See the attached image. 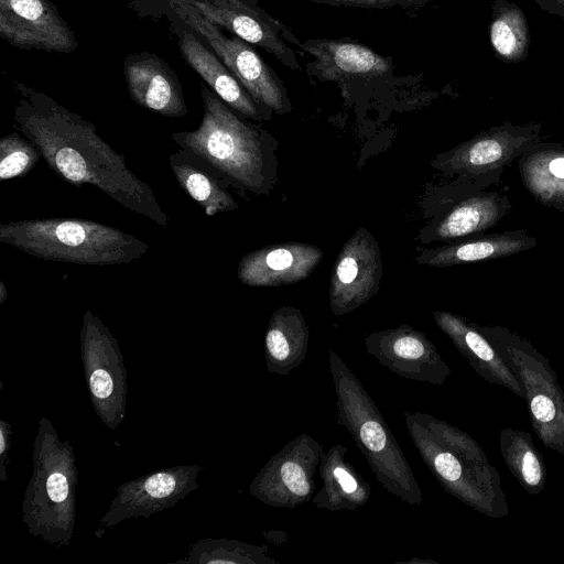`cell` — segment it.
Masks as SVG:
<instances>
[{
	"mask_svg": "<svg viewBox=\"0 0 564 564\" xmlns=\"http://www.w3.org/2000/svg\"><path fill=\"white\" fill-rule=\"evenodd\" d=\"M169 163L180 187L207 216L239 207L227 180L195 153L180 148L169 156Z\"/></svg>",
	"mask_w": 564,
	"mask_h": 564,
	"instance_id": "24",
	"label": "cell"
},
{
	"mask_svg": "<svg viewBox=\"0 0 564 564\" xmlns=\"http://www.w3.org/2000/svg\"><path fill=\"white\" fill-rule=\"evenodd\" d=\"M310 330L302 312L282 306L270 317L264 336V359L269 373L288 376L305 359Z\"/></svg>",
	"mask_w": 564,
	"mask_h": 564,
	"instance_id": "25",
	"label": "cell"
},
{
	"mask_svg": "<svg viewBox=\"0 0 564 564\" xmlns=\"http://www.w3.org/2000/svg\"><path fill=\"white\" fill-rule=\"evenodd\" d=\"M347 452L346 446L336 443L323 453L318 465L322 488L313 497L317 508L355 511L369 501L370 485L347 460Z\"/></svg>",
	"mask_w": 564,
	"mask_h": 564,
	"instance_id": "23",
	"label": "cell"
},
{
	"mask_svg": "<svg viewBox=\"0 0 564 564\" xmlns=\"http://www.w3.org/2000/svg\"><path fill=\"white\" fill-rule=\"evenodd\" d=\"M123 74L129 95L140 107L171 118L187 115L178 77L158 55L149 52L129 54L123 61Z\"/></svg>",
	"mask_w": 564,
	"mask_h": 564,
	"instance_id": "19",
	"label": "cell"
},
{
	"mask_svg": "<svg viewBox=\"0 0 564 564\" xmlns=\"http://www.w3.org/2000/svg\"><path fill=\"white\" fill-rule=\"evenodd\" d=\"M313 57L307 73L323 82H335L341 88L367 83L392 73L391 59L367 45L345 39H311L294 43Z\"/></svg>",
	"mask_w": 564,
	"mask_h": 564,
	"instance_id": "17",
	"label": "cell"
},
{
	"mask_svg": "<svg viewBox=\"0 0 564 564\" xmlns=\"http://www.w3.org/2000/svg\"><path fill=\"white\" fill-rule=\"evenodd\" d=\"M322 258V249L311 243H274L245 254L237 275L248 286L289 285L306 279Z\"/></svg>",
	"mask_w": 564,
	"mask_h": 564,
	"instance_id": "18",
	"label": "cell"
},
{
	"mask_svg": "<svg viewBox=\"0 0 564 564\" xmlns=\"http://www.w3.org/2000/svg\"><path fill=\"white\" fill-rule=\"evenodd\" d=\"M79 351L95 413L113 431L126 417L127 369L118 340L89 310L83 316Z\"/></svg>",
	"mask_w": 564,
	"mask_h": 564,
	"instance_id": "9",
	"label": "cell"
},
{
	"mask_svg": "<svg viewBox=\"0 0 564 564\" xmlns=\"http://www.w3.org/2000/svg\"><path fill=\"white\" fill-rule=\"evenodd\" d=\"M476 326L519 378L539 440L564 456V390L549 359L528 339L502 326Z\"/></svg>",
	"mask_w": 564,
	"mask_h": 564,
	"instance_id": "7",
	"label": "cell"
},
{
	"mask_svg": "<svg viewBox=\"0 0 564 564\" xmlns=\"http://www.w3.org/2000/svg\"><path fill=\"white\" fill-rule=\"evenodd\" d=\"M203 118L193 131L171 134L223 175L236 192L264 194L270 187L267 133L242 120L207 85L202 84Z\"/></svg>",
	"mask_w": 564,
	"mask_h": 564,
	"instance_id": "3",
	"label": "cell"
},
{
	"mask_svg": "<svg viewBox=\"0 0 564 564\" xmlns=\"http://www.w3.org/2000/svg\"><path fill=\"white\" fill-rule=\"evenodd\" d=\"M0 241L37 259L99 267L129 263L149 250V245L137 237L85 218L0 224Z\"/></svg>",
	"mask_w": 564,
	"mask_h": 564,
	"instance_id": "5",
	"label": "cell"
},
{
	"mask_svg": "<svg viewBox=\"0 0 564 564\" xmlns=\"http://www.w3.org/2000/svg\"><path fill=\"white\" fill-rule=\"evenodd\" d=\"M202 469L198 465H178L121 484L99 525L109 529L130 518H149L176 506L198 488L197 477Z\"/></svg>",
	"mask_w": 564,
	"mask_h": 564,
	"instance_id": "12",
	"label": "cell"
},
{
	"mask_svg": "<svg viewBox=\"0 0 564 564\" xmlns=\"http://www.w3.org/2000/svg\"><path fill=\"white\" fill-rule=\"evenodd\" d=\"M365 347L380 365L405 379L441 386L452 373L434 343L410 325L370 333Z\"/></svg>",
	"mask_w": 564,
	"mask_h": 564,
	"instance_id": "14",
	"label": "cell"
},
{
	"mask_svg": "<svg viewBox=\"0 0 564 564\" xmlns=\"http://www.w3.org/2000/svg\"><path fill=\"white\" fill-rule=\"evenodd\" d=\"M319 4L356 7L361 9H389L394 7H421L433 0H296Z\"/></svg>",
	"mask_w": 564,
	"mask_h": 564,
	"instance_id": "32",
	"label": "cell"
},
{
	"mask_svg": "<svg viewBox=\"0 0 564 564\" xmlns=\"http://www.w3.org/2000/svg\"><path fill=\"white\" fill-rule=\"evenodd\" d=\"M186 1L220 29L261 47L290 69H301L295 52L284 41L293 43L295 35L263 10L243 0Z\"/></svg>",
	"mask_w": 564,
	"mask_h": 564,
	"instance_id": "16",
	"label": "cell"
},
{
	"mask_svg": "<svg viewBox=\"0 0 564 564\" xmlns=\"http://www.w3.org/2000/svg\"><path fill=\"white\" fill-rule=\"evenodd\" d=\"M563 115H564V108H563Z\"/></svg>",
	"mask_w": 564,
	"mask_h": 564,
	"instance_id": "38",
	"label": "cell"
},
{
	"mask_svg": "<svg viewBox=\"0 0 564 564\" xmlns=\"http://www.w3.org/2000/svg\"><path fill=\"white\" fill-rule=\"evenodd\" d=\"M0 36L21 50L68 54L75 33L48 0H0Z\"/></svg>",
	"mask_w": 564,
	"mask_h": 564,
	"instance_id": "15",
	"label": "cell"
},
{
	"mask_svg": "<svg viewBox=\"0 0 564 564\" xmlns=\"http://www.w3.org/2000/svg\"><path fill=\"white\" fill-rule=\"evenodd\" d=\"M502 459L518 484L530 495L541 494L546 486V465L528 432L507 427L499 434Z\"/></svg>",
	"mask_w": 564,
	"mask_h": 564,
	"instance_id": "28",
	"label": "cell"
},
{
	"mask_svg": "<svg viewBox=\"0 0 564 564\" xmlns=\"http://www.w3.org/2000/svg\"><path fill=\"white\" fill-rule=\"evenodd\" d=\"M541 130L540 122L505 121L442 153L432 164L448 175L497 183L507 165L541 142Z\"/></svg>",
	"mask_w": 564,
	"mask_h": 564,
	"instance_id": "10",
	"label": "cell"
},
{
	"mask_svg": "<svg viewBox=\"0 0 564 564\" xmlns=\"http://www.w3.org/2000/svg\"><path fill=\"white\" fill-rule=\"evenodd\" d=\"M11 423L0 420V481L6 484L8 480V467L10 464L9 452L11 447Z\"/></svg>",
	"mask_w": 564,
	"mask_h": 564,
	"instance_id": "33",
	"label": "cell"
},
{
	"mask_svg": "<svg viewBox=\"0 0 564 564\" xmlns=\"http://www.w3.org/2000/svg\"><path fill=\"white\" fill-rule=\"evenodd\" d=\"M512 204L505 193L477 192L459 200L438 221L433 238L453 240L488 230L506 217Z\"/></svg>",
	"mask_w": 564,
	"mask_h": 564,
	"instance_id": "27",
	"label": "cell"
},
{
	"mask_svg": "<svg viewBox=\"0 0 564 564\" xmlns=\"http://www.w3.org/2000/svg\"><path fill=\"white\" fill-rule=\"evenodd\" d=\"M535 237L524 230L479 235L434 249L422 251L415 262L434 268L495 260L535 247Z\"/></svg>",
	"mask_w": 564,
	"mask_h": 564,
	"instance_id": "22",
	"label": "cell"
},
{
	"mask_svg": "<svg viewBox=\"0 0 564 564\" xmlns=\"http://www.w3.org/2000/svg\"><path fill=\"white\" fill-rule=\"evenodd\" d=\"M328 365L336 393V419L344 426L380 485L409 506L423 495L401 446L359 379L333 349Z\"/></svg>",
	"mask_w": 564,
	"mask_h": 564,
	"instance_id": "4",
	"label": "cell"
},
{
	"mask_svg": "<svg viewBox=\"0 0 564 564\" xmlns=\"http://www.w3.org/2000/svg\"><path fill=\"white\" fill-rule=\"evenodd\" d=\"M433 318L482 380L503 387L524 400L519 378L475 323L446 311L433 312Z\"/></svg>",
	"mask_w": 564,
	"mask_h": 564,
	"instance_id": "20",
	"label": "cell"
},
{
	"mask_svg": "<svg viewBox=\"0 0 564 564\" xmlns=\"http://www.w3.org/2000/svg\"><path fill=\"white\" fill-rule=\"evenodd\" d=\"M518 167L530 195L564 214V145L539 142L520 156Z\"/></svg>",
	"mask_w": 564,
	"mask_h": 564,
	"instance_id": "26",
	"label": "cell"
},
{
	"mask_svg": "<svg viewBox=\"0 0 564 564\" xmlns=\"http://www.w3.org/2000/svg\"><path fill=\"white\" fill-rule=\"evenodd\" d=\"M402 563H408V564H438L437 562L433 561V560H422V558H417V557H414L412 560H409V561H405V562H402Z\"/></svg>",
	"mask_w": 564,
	"mask_h": 564,
	"instance_id": "37",
	"label": "cell"
},
{
	"mask_svg": "<svg viewBox=\"0 0 564 564\" xmlns=\"http://www.w3.org/2000/svg\"><path fill=\"white\" fill-rule=\"evenodd\" d=\"M9 297L7 286L3 281H0V304H3Z\"/></svg>",
	"mask_w": 564,
	"mask_h": 564,
	"instance_id": "36",
	"label": "cell"
},
{
	"mask_svg": "<svg viewBox=\"0 0 564 564\" xmlns=\"http://www.w3.org/2000/svg\"><path fill=\"white\" fill-rule=\"evenodd\" d=\"M544 12L564 20V0H533Z\"/></svg>",
	"mask_w": 564,
	"mask_h": 564,
	"instance_id": "34",
	"label": "cell"
},
{
	"mask_svg": "<svg viewBox=\"0 0 564 564\" xmlns=\"http://www.w3.org/2000/svg\"><path fill=\"white\" fill-rule=\"evenodd\" d=\"M177 45L184 61L200 76L206 85L232 110L247 119H269L262 109L223 63L194 33L182 30Z\"/></svg>",
	"mask_w": 564,
	"mask_h": 564,
	"instance_id": "21",
	"label": "cell"
},
{
	"mask_svg": "<svg viewBox=\"0 0 564 564\" xmlns=\"http://www.w3.org/2000/svg\"><path fill=\"white\" fill-rule=\"evenodd\" d=\"M262 535L273 545L280 546L289 541V535L282 530H269L262 532Z\"/></svg>",
	"mask_w": 564,
	"mask_h": 564,
	"instance_id": "35",
	"label": "cell"
},
{
	"mask_svg": "<svg viewBox=\"0 0 564 564\" xmlns=\"http://www.w3.org/2000/svg\"><path fill=\"white\" fill-rule=\"evenodd\" d=\"M323 453V445L302 432L261 467L249 485L250 495L274 508L294 509L308 502Z\"/></svg>",
	"mask_w": 564,
	"mask_h": 564,
	"instance_id": "11",
	"label": "cell"
},
{
	"mask_svg": "<svg viewBox=\"0 0 564 564\" xmlns=\"http://www.w3.org/2000/svg\"><path fill=\"white\" fill-rule=\"evenodd\" d=\"M32 462L21 506L23 523L33 536H41L58 549L68 546L76 522L75 453L45 416L37 423Z\"/></svg>",
	"mask_w": 564,
	"mask_h": 564,
	"instance_id": "6",
	"label": "cell"
},
{
	"mask_svg": "<svg viewBox=\"0 0 564 564\" xmlns=\"http://www.w3.org/2000/svg\"><path fill=\"white\" fill-rule=\"evenodd\" d=\"M489 39L501 61H524L530 47V30L523 10L510 0H491Z\"/></svg>",
	"mask_w": 564,
	"mask_h": 564,
	"instance_id": "29",
	"label": "cell"
},
{
	"mask_svg": "<svg viewBox=\"0 0 564 564\" xmlns=\"http://www.w3.org/2000/svg\"><path fill=\"white\" fill-rule=\"evenodd\" d=\"M403 415L422 460L447 494L492 519L509 513L499 471L477 441L432 414Z\"/></svg>",
	"mask_w": 564,
	"mask_h": 564,
	"instance_id": "2",
	"label": "cell"
},
{
	"mask_svg": "<svg viewBox=\"0 0 564 564\" xmlns=\"http://www.w3.org/2000/svg\"><path fill=\"white\" fill-rule=\"evenodd\" d=\"M185 564H276L267 545H253L235 539L205 538L196 541Z\"/></svg>",
	"mask_w": 564,
	"mask_h": 564,
	"instance_id": "30",
	"label": "cell"
},
{
	"mask_svg": "<svg viewBox=\"0 0 564 564\" xmlns=\"http://www.w3.org/2000/svg\"><path fill=\"white\" fill-rule=\"evenodd\" d=\"M42 156L36 144L21 132L0 139V180L7 181L28 175Z\"/></svg>",
	"mask_w": 564,
	"mask_h": 564,
	"instance_id": "31",
	"label": "cell"
},
{
	"mask_svg": "<svg viewBox=\"0 0 564 564\" xmlns=\"http://www.w3.org/2000/svg\"><path fill=\"white\" fill-rule=\"evenodd\" d=\"M19 99L13 127L33 141L50 170L65 182L89 184L130 212L167 228L170 216L152 188L127 166L126 156L97 133V127L51 96L13 82Z\"/></svg>",
	"mask_w": 564,
	"mask_h": 564,
	"instance_id": "1",
	"label": "cell"
},
{
	"mask_svg": "<svg viewBox=\"0 0 564 564\" xmlns=\"http://www.w3.org/2000/svg\"><path fill=\"white\" fill-rule=\"evenodd\" d=\"M175 14L203 37L253 100L267 112L292 110L285 86L278 74L240 37L227 36L186 0H170Z\"/></svg>",
	"mask_w": 564,
	"mask_h": 564,
	"instance_id": "8",
	"label": "cell"
},
{
	"mask_svg": "<svg viewBox=\"0 0 564 564\" xmlns=\"http://www.w3.org/2000/svg\"><path fill=\"white\" fill-rule=\"evenodd\" d=\"M383 273L380 247L361 227L343 245L333 265L328 299L335 316L366 304L379 290Z\"/></svg>",
	"mask_w": 564,
	"mask_h": 564,
	"instance_id": "13",
	"label": "cell"
}]
</instances>
